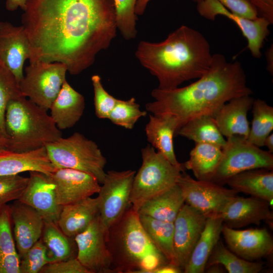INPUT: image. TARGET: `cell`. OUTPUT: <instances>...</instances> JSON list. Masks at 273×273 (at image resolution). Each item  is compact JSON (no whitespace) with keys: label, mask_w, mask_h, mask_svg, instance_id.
Masks as SVG:
<instances>
[{"label":"cell","mask_w":273,"mask_h":273,"mask_svg":"<svg viewBox=\"0 0 273 273\" xmlns=\"http://www.w3.org/2000/svg\"><path fill=\"white\" fill-rule=\"evenodd\" d=\"M10 207L0 208V256L17 252L11 231Z\"/></svg>","instance_id":"60d3db41"},{"label":"cell","mask_w":273,"mask_h":273,"mask_svg":"<svg viewBox=\"0 0 273 273\" xmlns=\"http://www.w3.org/2000/svg\"><path fill=\"white\" fill-rule=\"evenodd\" d=\"M151 0H138L135 8V13L136 15H142L145 12L146 7ZM199 2L202 0H194Z\"/></svg>","instance_id":"c3c4849f"},{"label":"cell","mask_w":273,"mask_h":273,"mask_svg":"<svg viewBox=\"0 0 273 273\" xmlns=\"http://www.w3.org/2000/svg\"><path fill=\"white\" fill-rule=\"evenodd\" d=\"M253 119L247 140L261 147L264 146L266 138L273 129V107L259 99L252 105Z\"/></svg>","instance_id":"d6a6232c"},{"label":"cell","mask_w":273,"mask_h":273,"mask_svg":"<svg viewBox=\"0 0 273 273\" xmlns=\"http://www.w3.org/2000/svg\"><path fill=\"white\" fill-rule=\"evenodd\" d=\"M252 94L241 63L228 62L223 55L215 54L207 72L195 82L171 89H154L151 96L155 100L147 103L146 109L154 115H172L178 130L191 119L202 115L214 117L231 99Z\"/></svg>","instance_id":"7a4b0ae2"},{"label":"cell","mask_w":273,"mask_h":273,"mask_svg":"<svg viewBox=\"0 0 273 273\" xmlns=\"http://www.w3.org/2000/svg\"><path fill=\"white\" fill-rule=\"evenodd\" d=\"M135 56L159 82L158 88L171 89L198 79L210 68V46L199 31L181 25L162 41H140Z\"/></svg>","instance_id":"3957f363"},{"label":"cell","mask_w":273,"mask_h":273,"mask_svg":"<svg viewBox=\"0 0 273 273\" xmlns=\"http://www.w3.org/2000/svg\"><path fill=\"white\" fill-rule=\"evenodd\" d=\"M231 12L250 19L259 17L256 9L247 0H217Z\"/></svg>","instance_id":"7bdbcfd3"},{"label":"cell","mask_w":273,"mask_h":273,"mask_svg":"<svg viewBox=\"0 0 273 273\" xmlns=\"http://www.w3.org/2000/svg\"><path fill=\"white\" fill-rule=\"evenodd\" d=\"M176 184L181 189L185 203L207 217L217 214L238 193L210 181L194 179L185 170L178 177Z\"/></svg>","instance_id":"8fae6325"},{"label":"cell","mask_w":273,"mask_h":273,"mask_svg":"<svg viewBox=\"0 0 273 273\" xmlns=\"http://www.w3.org/2000/svg\"><path fill=\"white\" fill-rule=\"evenodd\" d=\"M6 148L13 151L34 150L55 142L62 132L47 110L24 96L12 100L5 116Z\"/></svg>","instance_id":"5b68a950"},{"label":"cell","mask_w":273,"mask_h":273,"mask_svg":"<svg viewBox=\"0 0 273 273\" xmlns=\"http://www.w3.org/2000/svg\"><path fill=\"white\" fill-rule=\"evenodd\" d=\"M138 0H114L117 30L126 40L135 38L137 15L135 8Z\"/></svg>","instance_id":"d590c367"},{"label":"cell","mask_w":273,"mask_h":273,"mask_svg":"<svg viewBox=\"0 0 273 273\" xmlns=\"http://www.w3.org/2000/svg\"><path fill=\"white\" fill-rule=\"evenodd\" d=\"M273 50L272 45L266 51L265 53L267 61L266 68L271 75L273 73Z\"/></svg>","instance_id":"681fc988"},{"label":"cell","mask_w":273,"mask_h":273,"mask_svg":"<svg viewBox=\"0 0 273 273\" xmlns=\"http://www.w3.org/2000/svg\"><path fill=\"white\" fill-rule=\"evenodd\" d=\"M139 215L143 229L155 247L169 263L177 265L173 247V222Z\"/></svg>","instance_id":"f546056e"},{"label":"cell","mask_w":273,"mask_h":273,"mask_svg":"<svg viewBox=\"0 0 273 273\" xmlns=\"http://www.w3.org/2000/svg\"><path fill=\"white\" fill-rule=\"evenodd\" d=\"M214 264H220L229 273H257L263 268L262 262L250 261L240 257L219 240L208 260L206 268Z\"/></svg>","instance_id":"1f68e13d"},{"label":"cell","mask_w":273,"mask_h":273,"mask_svg":"<svg viewBox=\"0 0 273 273\" xmlns=\"http://www.w3.org/2000/svg\"><path fill=\"white\" fill-rule=\"evenodd\" d=\"M91 80L94 88L96 115L100 119H108L118 99L105 90L99 75L97 74L93 75Z\"/></svg>","instance_id":"f35d334b"},{"label":"cell","mask_w":273,"mask_h":273,"mask_svg":"<svg viewBox=\"0 0 273 273\" xmlns=\"http://www.w3.org/2000/svg\"><path fill=\"white\" fill-rule=\"evenodd\" d=\"M231 189L267 201L271 206L273 200V171L257 168L239 173L226 181Z\"/></svg>","instance_id":"4316f807"},{"label":"cell","mask_w":273,"mask_h":273,"mask_svg":"<svg viewBox=\"0 0 273 273\" xmlns=\"http://www.w3.org/2000/svg\"><path fill=\"white\" fill-rule=\"evenodd\" d=\"M18 252L0 256V273H20Z\"/></svg>","instance_id":"ee69618b"},{"label":"cell","mask_w":273,"mask_h":273,"mask_svg":"<svg viewBox=\"0 0 273 273\" xmlns=\"http://www.w3.org/2000/svg\"><path fill=\"white\" fill-rule=\"evenodd\" d=\"M266 146L269 152L273 153V133H270L265 139L264 146Z\"/></svg>","instance_id":"f907efd6"},{"label":"cell","mask_w":273,"mask_h":273,"mask_svg":"<svg viewBox=\"0 0 273 273\" xmlns=\"http://www.w3.org/2000/svg\"><path fill=\"white\" fill-rule=\"evenodd\" d=\"M222 234L229 249L245 260L254 261L272 252V238L265 229L237 230L223 224Z\"/></svg>","instance_id":"ac0fdd59"},{"label":"cell","mask_w":273,"mask_h":273,"mask_svg":"<svg viewBox=\"0 0 273 273\" xmlns=\"http://www.w3.org/2000/svg\"><path fill=\"white\" fill-rule=\"evenodd\" d=\"M84 108V97L66 80L49 110L52 119L61 130L74 126L83 115Z\"/></svg>","instance_id":"603a6c76"},{"label":"cell","mask_w":273,"mask_h":273,"mask_svg":"<svg viewBox=\"0 0 273 273\" xmlns=\"http://www.w3.org/2000/svg\"><path fill=\"white\" fill-rule=\"evenodd\" d=\"M141 152L142 164L134 176L130 197L131 208L137 212L148 200L176 185L185 169L183 163L172 164L149 145Z\"/></svg>","instance_id":"8992f818"},{"label":"cell","mask_w":273,"mask_h":273,"mask_svg":"<svg viewBox=\"0 0 273 273\" xmlns=\"http://www.w3.org/2000/svg\"><path fill=\"white\" fill-rule=\"evenodd\" d=\"M18 200L34 208L44 221L57 224L62 206L57 202L56 186L50 175L29 172L27 185Z\"/></svg>","instance_id":"2e32d148"},{"label":"cell","mask_w":273,"mask_h":273,"mask_svg":"<svg viewBox=\"0 0 273 273\" xmlns=\"http://www.w3.org/2000/svg\"><path fill=\"white\" fill-rule=\"evenodd\" d=\"M269 206V204L262 199L254 197L245 198L236 195L215 216L221 218L224 225L232 229L251 224L259 225L263 220H272Z\"/></svg>","instance_id":"d6986e66"},{"label":"cell","mask_w":273,"mask_h":273,"mask_svg":"<svg viewBox=\"0 0 273 273\" xmlns=\"http://www.w3.org/2000/svg\"><path fill=\"white\" fill-rule=\"evenodd\" d=\"M99 213L97 198L89 197L63 206L57 225L67 236L74 238L87 228Z\"/></svg>","instance_id":"d4e9b609"},{"label":"cell","mask_w":273,"mask_h":273,"mask_svg":"<svg viewBox=\"0 0 273 273\" xmlns=\"http://www.w3.org/2000/svg\"><path fill=\"white\" fill-rule=\"evenodd\" d=\"M1 64V61H0V64Z\"/></svg>","instance_id":"f5cc1de1"},{"label":"cell","mask_w":273,"mask_h":273,"mask_svg":"<svg viewBox=\"0 0 273 273\" xmlns=\"http://www.w3.org/2000/svg\"><path fill=\"white\" fill-rule=\"evenodd\" d=\"M197 3V11L204 18L214 20L216 16L222 15L234 21L247 40V48L252 56L259 58L262 56L261 49L271 25L267 19L260 16L255 19L243 17L231 12L217 0H202Z\"/></svg>","instance_id":"4fadbf2b"},{"label":"cell","mask_w":273,"mask_h":273,"mask_svg":"<svg viewBox=\"0 0 273 273\" xmlns=\"http://www.w3.org/2000/svg\"><path fill=\"white\" fill-rule=\"evenodd\" d=\"M28 177L19 174L0 176V208L12 201L19 200Z\"/></svg>","instance_id":"ab89813d"},{"label":"cell","mask_w":273,"mask_h":273,"mask_svg":"<svg viewBox=\"0 0 273 273\" xmlns=\"http://www.w3.org/2000/svg\"><path fill=\"white\" fill-rule=\"evenodd\" d=\"M48 157L56 168H67L88 173L102 184L106 173V158L97 144L82 134L75 132L62 136L45 146Z\"/></svg>","instance_id":"52a82bcc"},{"label":"cell","mask_w":273,"mask_h":273,"mask_svg":"<svg viewBox=\"0 0 273 273\" xmlns=\"http://www.w3.org/2000/svg\"><path fill=\"white\" fill-rule=\"evenodd\" d=\"M148 141L172 164L178 165L174 153L173 139L178 126L176 118L169 114L150 115L145 129Z\"/></svg>","instance_id":"cb8c5ba5"},{"label":"cell","mask_w":273,"mask_h":273,"mask_svg":"<svg viewBox=\"0 0 273 273\" xmlns=\"http://www.w3.org/2000/svg\"><path fill=\"white\" fill-rule=\"evenodd\" d=\"M50 176L55 185L57 202L61 206L98 194L101 187L94 175L71 168H57Z\"/></svg>","instance_id":"e0dca14e"},{"label":"cell","mask_w":273,"mask_h":273,"mask_svg":"<svg viewBox=\"0 0 273 273\" xmlns=\"http://www.w3.org/2000/svg\"><path fill=\"white\" fill-rule=\"evenodd\" d=\"M10 208L16 249L21 258L40 239L44 220L34 208L18 200Z\"/></svg>","instance_id":"ffe728a7"},{"label":"cell","mask_w":273,"mask_h":273,"mask_svg":"<svg viewBox=\"0 0 273 273\" xmlns=\"http://www.w3.org/2000/svg\"><path fill=\"white\" fill-rule=\"evenodd\" d=\"M135 171H107L97 197L101 222L109 231L128 209Z\"/></svg>","instance_id":"30bf717a"},{"label":"cell","mask_w":273,"mask_h":273,"mask_svg":"<svg viewBox=\"0 0 273 273\" xmlns=\"http://www.w3.org/2000/svg\"><path fill=\"white\" fill-rule=\"evenodd\" d=\"M180 135L197 143H209L221 148L226 140L219 130L214 117L202 115L187 122L177 131L176 136Z\"/></svg>","instance_id":"4dcf8cb0"},{"label":"cell","mask_w":273,"mask_h":273,"mask_svg":"<svg viewBox=\"0 0 273 273\" xmlns=\"http://www.w3.org/2000/svg\"><path fill=\"white\" fill-rule=\"evenodd\" d=\"M257 10L259 16L273 23V0H247Z\"/></svg>","instance_id":"f6af8a7d"},{"label":"cell","mask_w":273,"mask_h":273,"mask_svg":"<svg viewBox=\"0 0 273 273\" xmlns=\"http://www.w3.org/2000/svg\"><path fill=\"white\" fill-rule=\"evenodd\" d=\"M33 59L59 62L71 75L90 66L117 30L114 0H27L21 17Z\"/></svg>","instance_id":"6da1fadb"},{"label":"cell","mask_w":273,"mask_h":273,"mask_svg":"<svg viewBox=\"0 0 273 273\" xmlns=\"http://www.w3.org/2000/svg\"><path fill=\"white\" fill-rule=\"evenodd\" d=\"M6 145V140L4 135L0 131V149L5 148Z\"/></svg>","instance_id":"816d5d0a"},{"label":"cell","mask_w":273,"mask_h":273,"mask_svg":"<svg viewBox=\"0 0 273 273\" xmlns=\"http://www.w3.org/2000/svg\"><path fill=\"white\" fill-rule=\"evenodd\" d=\"M223 222L216 216L207 218L204 228L184 270L185 273L205 272L208 260L222 234Z\"/></svg>","instance_id":"484cf974"},{"label":"cell","mask_w":273,"mask_h":273,"mask_svg":"<svg viewBox=\"0 0 273 273\" xmlns=\"http://www.w3.org/2000/svg\"><path fill=\"white\" fill-rule=\"evenodd\" d=\"M41 239L47 248L51 262L72 257L71 238L64 234L57 223L44 221Z\"/></svg>","instance_id":"836d02e7"},{"label":"cell","mask_w":273,"mask_h":273,"mask_svg":"<svg viewBox=\"0 0 273 273\" xmlns=\"http://www.w3.org/2000/svg\"><path fill=\"white\" fill-rule=\"evenodd\" d=\"M33 56L30 42L23 26L0 22V61L19 83L24 76L25 60L31 62Z\"/></svg>","instance_id":"5bb4252c"},{"label":"cell","mask_w":273,"mask_h":273,"mask_svg":"<svg viewBox=\"0 0 273 273\" xmlns=\"http://www.w3.org/2000/svg\"><path fill=\"white\" fill-rule=\"evenodd\" d=\"M23 96L19 83L10 71L0 64V131L5 137V116L7 106L13 99Z\"/></svg>","instance_id":"8d00e7d4"},{"label":"cell","mask_w":273,"mask_h":273,"mask_svg":"<svg viewBox=\"0 0 273 273\" xmlns=\"http://www.w3.org/2000/svg\"><path fill=\"white\" fill-rule=\"evenodd\" d=\"M107 245L115 272L151 273L169 262L143 229L138 213L131 208L109 229Z\"/></svg>","instance_id":"277c9868"},{"label":"cell","mask_w":273,"mask_h":273,"mask_svg":"<svg viewBox=\"0 0 273 273\" xmlns=\"http://www.w3.org/2000/svg\"><path fill=\"white\" fill-rule=\"evenodd\" d=\"M40 273H89L76 258L49 263Z\"/></svg>","instance_id":"b9f144b4"},{"label":"cell","mask_w":273,"mask_h":273,"mask_svg":"<svg viewBox=\"0 0 273 273\" xmlns=\"http://www.w3.org/2000/svg\"><path fill=\"white\" fill-rule=\"evenodd\" d=\"M207 218L185 203L173 222L174 251L177 265L183 270L203 232Z\"/></svg>","instance_id":"9a60e30c"},{"label":"cell","mask_w":273,"mask_h":273,"mask_svg":"<svg viewBox=\"0 0 273 273\" xmlns=\"http://www.w3.org/2000/svg\"><path fill=\"white\" fill-rule=\"evenodd\" d=\"M67 68L59 62L36 61L25 69L19 83L22 95L47 110L50 109L65 80Z\"/></svg>","instance_id":"9c48e42d"},{"label":"cell","mask_w":273,"mask_h":273,"mask_svg":"<svg viewBox=\"0 0 273 273\" xmlns=\"http://www.w3.org/2000/svg\"><path fill=\"white\" fill-rule=\"evenodd\" d=\"M57 168L50 160L45 147L17 152L0 149V176L38 171L50 175Z\"/></svg>","instance_id":"44dd1931"},{"label":"cell","mask_w":273,"mask_h":273,"mask_svg":"<svg viewBox=\"0 0 273 273\" xmlns=\"http://www.w3.org/2000/svg\"><path fill=\"white\" fill-rule=\"evenodd\" d=\"M182 271L178 266L168 262L154 269L151 273H180Z\"/></svg>","instance_id":"bcb514c9"},{"label":"cell","mask_w":273,"mask_h":273,"mask_svg":"<svg viewBox=\"0 0 273 273\" xmlns=\"http://www.w3.org/2000/svg\"><path fill=\"white\" fill-rule=\"evenodd\" d=\"M108 234L99 213L84 231L74 238L77 247L76 258L89 273L112 272Z\"/></svg>","instance_id":"7c38bea8"},{"label":"cell","mask_w":273,"mask_h":273,"mask_svg":"<svg viewBox=\"0 0 273 273\" xmlns=\"http://www.w3.org/2000/svg\"><path fill=\"white\" fill-rule=\"evenodd\" d=\"M222 156V148L209 143L195 144L189 159L183 163L185 169L191 170L196 179L210 181Z\"/></svg>","instance_id":"f1b7e54d"},{"label":"cell","mask_w":273,"mask_h":273,"mask_svg":"<svg viewBox=\"0 0 273 273\" xmlns=\"http://www.w3.org/2000/svg\"><path fill=\"white\" fill-rule=\"evenodd\" d=\"M51 262L46 246L41 238L20 258V273H40Z\"/></svg>","instance_id":"74e56055"},{"label":"cell","mask_w":273,"mask_h":273,"mask_svg":"<svg viewBox=\"0 0 273 273\" xmlns=\"http://www.w3.org/2000/svg\"><path fill=\"white\" fill-rule=\"evenodd\" d=\"M147 115V112L141 111L134 98L127 100L118 99L108 118L113 124L131 129L136 121Z\"/></svg>","instance_id":"e575fe53"},{"label":"cell","mask_w":273,"mask_h":273,"mask_svg":"<svg viewBox=\"0 0 273 273\" xmlns=\"http://www.w3.org/2000/svg\"><path fill=\"white\" fill-rule=\"evenodd\" d=\"M184 204L182 192L176 184L146 201L138 213L157 220L173 222Z\"/></svg>","instance_id":"83f0119b"},{"label":"cell","mask_w":273,"mask_h":273,"mask_svg":"<svg viewBox=\"0 0 273 273\" xmlns=\"http://www.w3.org/2000/svg\"><path fill=\"white\" fill-rule=\"evenodd\" d=\"M27 0H6V8L7 10L14 11L20 8L24 11L26 8Z\"/></svg>","instance_id":"7dc6e473"},{"label":"cell","mask_w":273,"mask_h":273,"mask_svg":"<svg viewBox=\"0 0 273 273\" xmlns=\"http://www.w3.org/2000/svg\"><path fill=\"white\" fill-rule=\"evenodd\" d=\"M254 100L250 95L241 96L231 99L220 108L214 119L223 136L238 135L247 139L250 131L247 114Z\"/></svg>","instance_id":"7402d4cb"},{"label":"cell","mask_w":273,"mask_h":273,"mask_svg":"<svg viewBox=\"0 0 273 273\" xmlns=\"http://www.w3.org/2000/svg\"><path fill=\"white\" fill-rule=\"evenodd\" d=\"M222 156L215 173L210 180L220 185L226 184L233 176L248 170L273 169V155L238 135L226 138L222 148Z\"/></svg>","instance_id":"ba28073f"}]
</instances>
